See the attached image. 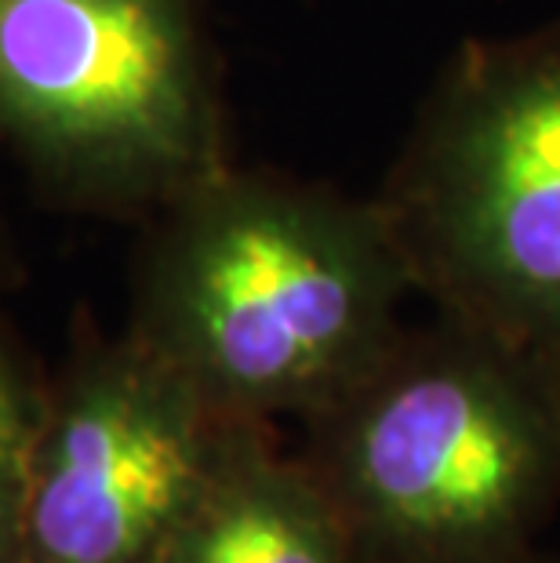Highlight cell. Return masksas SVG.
I'll return each mask as SVG.
<instances>
[{
  "label": "cell",
  "instance_id": "3",
  "mask_svg": "<svg viewBox=\"0 0 560 563\" xmlns=\"http://www.w3.org/2000/svg\"><path fill=\"white\" fill-rule=\"evenodd\" d=\"M375 200L437 313L560 375V22L462 47Z\"/></svg>",
  "mask_w": 560,
  "mask_h": 563
},
{
  "label": "cell",
  "instance_id": "6",
  "mask_svg": "<svg viewBox=\"0 0 560 563\" xmlns=\"http://www.w3.org/2000/svg\"><path fill=\"white\" fill-rule=\"evenodd\" d=\"M161 563H364L339 506L270 426L237 422Z\"/></svg>",
  "mask_w": 560,
  "mask_h": 563
},
{
  "label": "cell",
  "instance_id": "2",
  "mask_svg": "<svg viewBox=\"0 0 560 563\" xmlns=\"http://www.w3.org/2000/svg\"><path fill=\"white\" fill-rule=\"evenodd\" d=\"M364 563H528L560 509V375L437 313L306 418Z\"/></svg>",
  "mask_w": 560,
  "mask_h": 563
},
{
  "label": "cell",
  "instance_id": "4",
  "mask_svg": "<svg viewBox=\"0 0 560 563\" xmlns=\"http://www.w3.org/2000/svg\"><path fill=\"white\" fill-rule=\"evenodd\" d=\"M0 142L95 211L157 214L222 172L197 0H0Z\"/></svg>",
  "mask_w": 560,
  "mask_h": 563
},
{
  "label": "cell",
  "instance_id": "1",
  "mask_svg": "<svg viewBox=\"0 0 560 563\" xmlns=\"http://www.w3.org/2000/svg\"><path fill=\"white\" fill-rule=\"evenodd\" d=\"M411 291L378 200L226 164L157 211L128 334L233 422H306L397 339Z\"/></svg>",
  "mask_w": 560,
  "mask_h": 563
},
{
  "label": "cell",
  "instance_id": "5",
  "mask_svg": "<svg viewBox=\"0 0 560 563\" xmlns=\"http://www.w3.org/2000/svg\"><path fill=\"white\" fill-rule=\"evenodd\" d=\"M233 426L135 334L85 342L44 386L26 563H161Z\"/></svg>",
  "mask_w": 560,
  "mask_h": 563
},
{
  "label": "cell",
  "instance_id": "7",
  "mask_svg": "<svg viewBox=\"0 0 560 563\" xmlns=\"http://www.w3.org/2000/svg\"><path fill=\"white\" fill-rule=\"evenodd\" d=\"M44 404V382L0 334V563H26V481Z\"/></svg>",
  "mask_w": 560,
  "mask_h": 563
},
{
  "label": "cell",
  "instance_id": "8",
  "mask_svg": "<svg viewBox=\"0 0 560 563\" xmlns=\"http://www.w3.org/2000/svg\"><path fill=\"white\" fill-rule=\"evenodd\" d=\"M528 563H560V560H550V556H542V553H535Z\"/></svg>",
  "mask_w": 560,
  "mask_h": 563
}]
</instances>
